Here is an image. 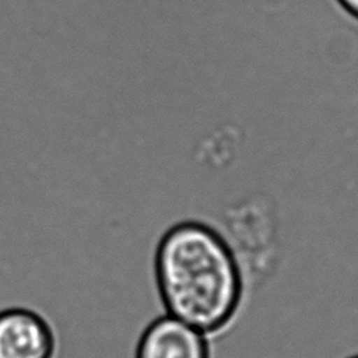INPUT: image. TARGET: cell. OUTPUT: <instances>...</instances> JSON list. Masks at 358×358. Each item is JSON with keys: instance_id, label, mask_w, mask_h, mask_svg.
Masks as SVG:
<instances>
[{"instance_id": "cell-2", "label": "cell", "mask_w": 358, "mask_h": 358, "mask_svg": "<svg viewBox=\"0 0 358 358\" xmlns=\"http://www.w3.org/2000/svg\"><path fill=\"white\" fill-rule=\"evenodd\" d=\"M59 336L53 323L27 306L0 309V358H57Z\"/></svg>"}, {"instance_id": "cell-1", "label": "cell", "mask_w": 358, "mask_h": 358, "mask_svg": "<svg viewBox=\"0 0 358 358\" xmlns=\"http://www.w3.org/2000/svg\"><path fill=\"white\" fill-rule=\"evenodd\" d=\"M152 268L164 313L210 338L236 319L246 275L232 243L214 227L185 220L168 228L155 248Z\"/></svg>"}, {"instance_id": "cell-4", "label": "cell", "mask_w": 358, "mask_h": 358, "mask_svg": "<svg viewBox=\"0 0 358 358\" xmlns=\"http://www.w3.org/2000/svg\"><path fill=\"white\" fill-rule=\"evenodd\" d=\"M336 3L344 10V13L358 21V0H336Z\"/></svg>"}, {"instance_id": "cell-3", "label": "cell", "mask_w": 358, "mask_h": 358, "mask_svg": "<svg viewBox=\"0 0 358 358\" xmlns=\"http://www.w3.org/2000/svg\"><path fill=\"white\" fill-rule=\"evenodd\" d=\"M134 358H213V352L207 334L162 313L141 331Z\"/></svg>"}, {"instance_id": "cell-5", "label": "cell", "mask_w": 358, "mask_h": 358, "mask_svg": "<svg viewBox=\"0 0 358 358\" xmlns=\"http://www.w3.org/2000/svg\"><path fill=\"white\" fill-rule=\"evenodd\" d=\"M348 358H358V354H355V355H351V357H348Z\"/></svg>"}]
</instances>
